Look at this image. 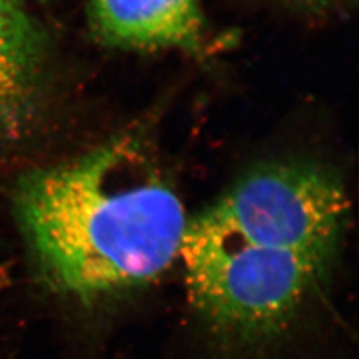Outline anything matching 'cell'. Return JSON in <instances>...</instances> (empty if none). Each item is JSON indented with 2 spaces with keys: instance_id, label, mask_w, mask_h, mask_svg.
Listing matches in <instances>:
<instances>
[{
  "instance_id": "1",
  "label": "cell",
  "mask_w": 359,
  "mask_h": 359,
  "mask_svg": "<svg viewBox=\"0 0 359 359\" xmlns=\"http://www.w3.org/2000/svg\"><path fill=\"white\" fill-rule=\"evenodd\" d=\"M15 209L52 289L96 304L156 281L189 219L137 137L118 136L22 180Z\"/></svg>"
},
{
  "instance_id": "2",
  "label": "cell",
  "mask_w": 359,
  "mask_h": 359,
  "mask_svg": "<svg viewBox=\"0 0 359 359\" xmlns=\"http://www.w3.org/2000/svg\"><path fill=\"white\" fill-rule=\"evenodd\" d=\"M179 259L193 314L217 359H274L333 268L248 243L203 215L189 218Z\"/></svg>"
},
{
  "instance_id": "3",
  "label": "cell",
  "mask_w": 359,
  "mask_h": 359,
  "mask_svg": "<svg viewBox=\"0 0 359 359\" xmlns=\"http://www.w3.org/2000/svg\"><path fill=\"white\" fill-rule=\"evenodd\" d=\"M201 215L248 243L289 249L333 266L346 231L348 200L329 168L286 158L253 168Z\"/></svg>"
},
{
  "instance_id": "4",
  "label": "cell",
  "mask_w": 359,
  "mask_h": 359,
  "mask_svg": "<svg viewBox=\"0 0 359 359\" xmlns=\"http://www.w3.org/2000/svg\"><path fill=\"white\" fill-rule=\"evenodd\" d=\"M96 40L123 51H208L203 0H90Z\"/></svg>"
},
{
  "instance_id": "5",
  "label": "cell",
  "mask_w": 359,
  "mask_h": 359,
  "mask_svg": "<svg viewBox=\"0 0 359 359\" xmlns=\"http://www.w3.org/2000/svg\"><path fill=\"white\" fill-rule=\"evenodd\" d=\"M46 40L23 0H0V142L34 124L43 88Z\"/></svg>"
},
{
  "instance_id": "6",
  "label": "cell",
  "mask_w": 359,
  "mask_h": 359,
  "mask_svg": "<svg viewBox=\"0 0 359 359\" xmlns=\"http://www.w3.org/2000/svg\"><path fill=\"white\" fill-rule=\"evenodd\" d=\"M274 6L305 19L320 20L347 16L357 8L358 0H269Z\"/></svg>"
}]
</instances>
